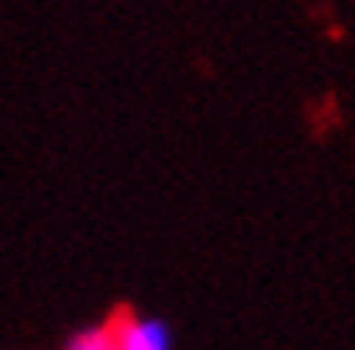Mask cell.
<instances>
[{"mask_svg": "<svg viewBox=\"0 0 355 350\" xmlns=\"http://www.w3.org/2000/svg\"><path fill=\"white\" fill-rule=\"evenodd\" d=\"M107 326L114 350H174V335L158 315L119 311L114 319H107Z\"/></svg>", "mask_w": 355, "mask_h": 350, "instance_id": "obj_1", "label": "cell"}, {"mask_svg": "<svg viewBox=\"0 0 355 350\" xmlns=\"http://www.w3.org/2000/svg\"><path fill=\"white\" fill-rule=\"evenodd\" d=\"M64 350H114L111 342V326L99 323V326H83V331H76V335L67 338Z\"/></svg>", "mask_w": 355, "mask_h": 350, "instance_id": "obj_2", "label": "cell"}]
</instances>
